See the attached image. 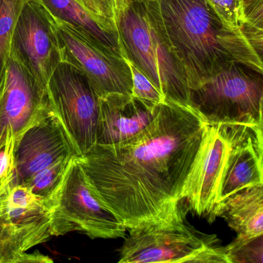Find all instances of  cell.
Listing matches in <instances>:
<instances>
[{
  "label": "cell",
  "mask_w": 263,
  "mask_h": 263,
  "mask_svg": "<svg viewBox=\"0 0 263 263\" xmlns=\"http://www.w3.org/2000/svg\"><path fill=\"white\" fill-rule=\"evenodd\" d=\"M192 106L166 100L133 138L95 144L78 161L103 202L127 229L179 207L207 128Z\"/></svg>",
  "instance_id": "1"
},
{
  "label": "cell",
  "mask_w": 263,
  "mask_h": 263,
  "mask_svg": "<svg viewBox=\"0 0 263 263\" xmlns=\"http://www.w3.org/2000/svg\"><path fill=\"white\" fill-rule=\"evenodd\" d=\"M191 90L239 64L263 73L262 58L241 29L224 22L206 0H152Z\"/></svg>",
  "instance_id": "2"
},
{
  "label": "cell",
  "mask_w": 263,
  "mask_h": 263,
  "mask_svg": "<svg viewBox=\"0 0 263 263\" xmlns=\"http://www.w3.org/2000/svg\"><path fill=\"white\" fill-rule=\"evenodd\" d=\"M117 27L124 58L139 69L166 100L192 106L184 69L166 37L152 0H141L124 9L117 18Z\"/></svg>",
  "instance_id": "3"
},
{
  "label": "cell",
  "mask_w": 263,
  "mask_h": 263,
  "mask_svg": "<svg viewBox=\"0 0 263 263\" xmlns=\"http://www.w3.org/2000/svg\"><path fill=\"white\" fill-rule=\"evenodd\" d=\"M182 203L165 217L129 229L119 249L120 263H229L215 235L186 221Z\"/></svg>",
  "instance_id": "4"
},
{
  "label": "cell",
  "mask_w": 263,
  "mask_h": 263,
  "mask_svg": "<svg viewBox=\"0 0 263 263\" xmlns=\"http://www.w3.org/2000/svg\"><path fill=\"white\" fill-rule=\"evenodd\" d=\"M190 102L208 124L263 127V73L232 64L191 90Z\"/></svg>",
  "instance_id": "5"
},
{
  "label": "cell",
  "mask_w": 263,
  "mask_h": 263,
  "mask_svg": "<svg viewBox=\"0 0 263 263\" xmlns=\"http://www.w3.org/2000/svg\"><path fill=\"white\" fill-rule=\"evenodd\" d=\"M78 158L72 161L51 198L52 235L81 232L92 239L124 238L127 228L98 196Z\"/></svg>",
  "instance_id": "6"
},
{
  "label": "cell",
  "mask_w": 263,
  "mask_h": 263,
  "mask_svg": "<svg viewBox=\"0 0 263 263\" xmlns=\"http://www.w3.org/2000/svg\"><path fill=\"white\" fill-rule=\"evenodd\" d=\"M253 126L208 124L199 154L184 189L189 209L199 216L212 215L219 202L221 187L235 147L244 141Z\"/></svg>",
  "instance_id": "7"
},
{
  "label": "cell",
  "mask_w": 263,
  "mask_h": 263,
  "mask_svg": "<svg viewBox=\"0 0 263 263\" xmlns=\"http://www.w3.org/2000/svg\"><path fill=\"white\" fill-rule=\"evenodd\" d=\"M53 111L79 156L96 144L99 95L84 73L62 61L47 83Z\"/></svg>",
  "instance_id": "8"
},
{
  "label": "cell",
  "mask_w": 263,
  "mask_h": 263,
  "mask_svg": "<svg viewBox=\"0 0 263 263\" xmlns=\"http://www.w3.org/2000/svg\"><path fill=\"white\" fill-rule=\"evenodd\" d=\"M78 157L68 134L52 111L16 138V175L12 186L27 187L44 174L67 168Z\"/></svg>",
  "instance_id": "9"
},
{
  "label": "cell",
  "mask_w": 263,
  "mask_h": 263,
  "mask_svg": "<svg viewBox=\"0 0 263 263\" xmlns=\"http://www.w3.org/2000/svg\"><path fill=\"white\" fill-rule=\"evenodd\" d=\"M10 58L47 87L62 62L54 21L36 0H27L23 7L10 44Z\"/></svg>",
  "instance_id": "10"
},
{
  "label": "cell",
  "mask_w": 263,
  "mask_h": 263,
  "mask_svg": "<svg viewBox=\"0 0 263 263\" xmlns=\"http://www.w3.org/2000/svg\"><path fill=\"white\" fill-rule=\"evenodd\" d=\"M52 111L47 87L10 58L0 82V147Z\"/></svg>",
  "instance_id": "11"
},
{
  "label": "cell",
  "mask_w": 263,
  "mask_h": 263,
  "mask_svg": "<svg viewBox=\"0 0 263 263\" xmlns=\"http://www.w3.org/2000/svg\"><path fill=\"white\" fill-rule=\"evenodd\" d=\"M53 21L62 61L84 73L99 97L111 93L132 95V73L125 58L104 48L67 24Z\"/></svg>",
  "instance_id": "12"
},
{
  "label": "cell",
  "mask_w": 263,
  "mask_h": 263,
  "mask_svg": "<svg viewBox=\"0 0 263 263\" xmlns=\"http://www.w3.org/2000/svg\"><path fill=\"white\" fill-rule=\"evenodd\" d=\"M158 106L128 93H111L100 97L95 144H116L138 135L155 119Z\"/></svg>",
  "instance_id": "13"
},
{
  "label": "cell",
  "mask_w": 263,
  "mask_h": 263,
  "mask_svg": "<svg viewBox=\"0 0 263 263\" xmlns=\"http://www.w3.org/2000/svg\"><path fill=\"white\" fill-rule=\"evenodd\" d=\"M36 1L53 19L67 24L104 48L124 58V50L116 23L97 16L78 0Z\"/></svg>",
  "instance_id": "14"
},
{
  "label": "cell",
  "mask_w": 263,
  "mask_h": 263,
  "mask_svg": "<svg viewBox=\"0 0 263 263\" xmlns=\"http://www.w3.org/2000/svg\"><path fill=\"white\" fill-rule=\"evenodd\" d=\"M263 184L262 127L254 129L232 152L220 201L252 186Z\"/></svg>",
  "instance_id": "15"
},
{
  "label": "cell",
  "mask_w": 263,
  "mask_h": 263,
  "mask_svg": "<svg viewBox=\"0 0 263 263\" xmlns=\"http://www.w3.org/2000/svg\"><path fill=\"white\" fill-rule=\"evenodd\" d=\"M221 217L238 235H263V184L246 187L215 205L209 220Z\"/></svg>",
  "instance_id": "16"
},
{
  "label": "cell",
  "mask_w": 263,
  "mask_h": 263,
  "mask_svg": "<svg viewBox=\"0 0 263 263\" xmlns=\"http://www.w3.org/2000/svg\"><path fill=\"white\" fill-rule=\"evenodd\" d=\"M51 208V199L36 195L25 186H12L0 192V221L31 224L49 218Z\"/></svg>",
  "instance_id": "17"
},
{
  "label": "cell",
  "mask_w": 263,
  "mask_h": 263,
  "mask_svg": "<svg viewBox=\"0 0 263 263\" xmlns=\"http://www.w3.org/2000/svg\"><path fill=\"white\" fill-rule=\"evenodd\" d=\"M51 236L50 217L27 224L0 221V263L16 262L21 254Z\"/></svg>",
  "instance_id": "18"
},
{
  "label": "cell",
  "mask_w": 263,
  "mask_h": 263,
  "mask_svg": "<svg viewBox=\"0 0 263 263\" xmlns=\"http://www.w3.org/2000/svg\"><path fill=\"white\" fill-rule=\"evenodd\" d=\"M27 0H0V82L10 58V44Z\"/></svg>",
  "instance_id": "19"
},
{
  "label": "cell",
  "mask_w": 263,
  "mask_h": 263,
  "mask_svg": "<svg viewBox=\"0 0 263 263\" xmlns=\"http://www.w3.org/2000/svg\"><path fill=\"white\" fill-rule=\"evenodd\" d=\"M224 248L229 263L263 262V235H238Z\"/></svg>",
  "instance_id": "20"
},
{
  "label": "cell",
  "mask_w": 263,
  "mask_h": 263,
  "mask_svg": "<svg viewBox=\"0 0 263 263\" xmlns=\"http://www.w3.org/2000/svg\"><path fill=\"white\" fill-rule=\"evenodd\" d=\"M244 14L241 32L252 48L262 58L263 1L245 7Z\"/></svg>",
  "instance_id": "21"
},
{
  "label": "cell",
  "mask_w": 263,
  "mask_h": 263,
  "mask_svg": "<svg viewBox=\"0 0 263 263\" xmlns=\"http://www.w3.org/2000/svg\"><path fill=\"white\" fill-rule=\"evenodd\" d=\"M125 60L132 73V96L155 106L164 102L166 98L155 84L132 63Z\"/></svg>",
  "instance_id": "22"
},
{
  "label": "cell",
  "mask_w": 263,
  "mask_h": 263,
  "mask_svg": "<svg viewBox=\"0 0 263 263\" xmlns=\"http://www.w3.org/2000/svg\"><path fill=\"white\" fill-rule=\"evenodd\" d=\"M16 138H11L0 147V192L12 187L16 178Z\"/></svg>",
  "instance_id": "23"
},
{
  "label": "cell",
  "mask_w": 263,
  "mask_h": 263,
  "mask_svg": "<svg viewBox=\"0 0 263 263\" xmlns=\"http://www.w3.org/2000/svg\"><path fill=\"white\" fill-rule=\"evenodd\" d=\"M229 25L241 29L244 21V0H206Z\"/></svg>",
  "instance_id": "24"
},
{
  "label": "cell",
  "mask_w": 263,
  "mask_h": 263,
  "mask_svg": "<svg viewBox=\"0 0 263 263\" xmlns=\"http://www.w3.org/2000/svg\"><path fill=\"white\" fill-rule=\"evenodd\" d=\"M89 11L97 16L117 24L115 0H78Z\"/></svg>",
  "instance_id": "25"
},
{
  "label": "cell",
  "mask_w": 263,
  "mask_h": 263,
  "mask_svg": "<svg viewBox=\"0 0 263 263\" xmlns=\"http://www.w3.org/2000/svg\"><path fill=\"white\" fill-rule=\"evenodd\" d=\"M53 261V260L50 257L44 255L41 252H35L33 253H27L25 252L16 258L15 263H50Z\"/></svg>",
  "instance_id": "26"
},
{
  "label": "cell",
  "mask_w": 263,
  "mask_h": 263,
  "mask_svg": "<svg viewBox=\"0 0 263 263\" xmlns=\"http://www.w3.org/2000/svg\"><path fill=\"white\" fill-rule=\"evenodd\" d=\"M138 1H141V0H115L117 18H118L119 13H121V11H123L124 9L128 7L130 4L138 2Z\"/></svg>",
  "instance_id": "27"
},
{
  "label": "cell",
  "mask_w": 263,
  "mask_h": 263,
  "mask_svg": "<svg viewBox=\"0 0 263 263\" xmlns=\"http://www.w3.org/2000/svg\"><path fill=\"white\" fill-rule=\"evenodd\" d=\"M259 1H263V0H244V7L255 4V3L259 2Z\"/></svg>",
  "instance_id": "28"
}]
</instances>
